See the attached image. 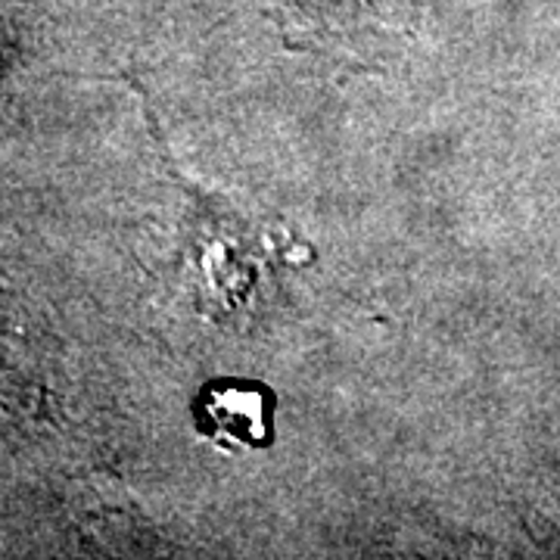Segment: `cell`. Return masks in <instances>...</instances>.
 I'll use <instances>...</instances> for the list:
<instances>
[{"instance_id": "1", "label": "cell", "mask_w": 560, "mask_h": 560, "mask_svg": "<svg viewBox=\"0 0 560 560\" xmlns=\"http://www.w3.org/2000/svg\"><path fill=\"white\" fill-rule=\"evenodd\" d=\"M206 420L224 442H259L265 436V399L253 386L224 383L206 396Z\"/></svg>"}]
</instances>
